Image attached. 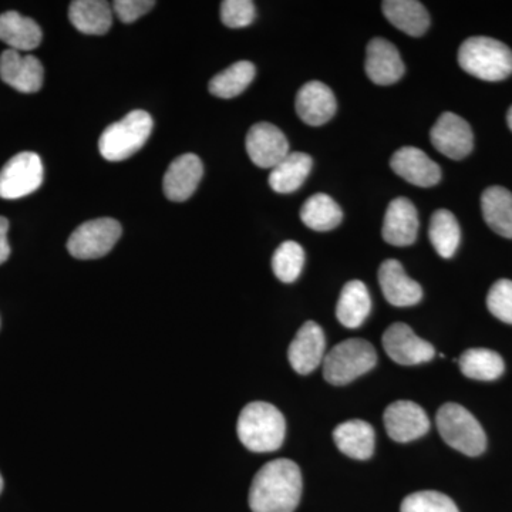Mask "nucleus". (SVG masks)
Returning <instances> with one entry per match:
<instances>
[{"mask_svg": "<svg viewBox=\"0 0 512 512\" xmlns=\"http://www.w3.org/2000/svg\"><path fill=\"white\" fill-rule=\"evenodd\" d=\"M301 497L302 474L298 464L279 458L256 473L248 503L252 512H293Z\"/></svg>", "mask_w": 512, "mask_h": 512, "instance_id": "f257e3e1", "label": "nucleus"}, {"mask_svg": "<svg viewBox=\"0 0 512 512\" xmlns=\"http://www.w3.org/2000/svg\"><path fill=\"white\" fill-rule=\"evenodd\" d=\"M237 433L241 443L254 453L276 451L285 440L284 414L269 403H249L239 414Z\"/></svg>", "mask_w": 512, "mask_h": 512, "instance_id": "f03ea898", "label": "nucleus"}, {"mask_svg": "<svg viewBox=\"0 0 512 512\" xmlns=\"http://www.w3.org/2000/svg\"><path fill=\"white\" fill-rule=\"evenodd\" d=\"M458 64L484 82H501L512 74V50L493 37H470L458 50Z\"/></svg>", "mask_w": 512, "mask_h": 512, "instance_id": "7ed1b4c3", "label": "nucleus"}, {"mask_svg": "<svg viewBox=\"0 0 512 512\" xmlns=\"http://www.w3.org/2000/svg\"><path fill=\"white\" fill-rule=\"evenodd\" d=\"M153 131V119L144 110H134L111 124L99 140L101 156L107 161H123L140 151Z\"/></svg>", "mask_w": 512, "mask_h": 512, "instance_id": "20e7f679", "label": "nucleus"}, {"mask_svg": "<svg viewBox=\"0 0 512 512\" xmlns=\"http://www.w3.org/2000/svg\"><path fill=\"white\" fill-rule=\"evenodd\" d=\"M437 429L448 446L454 450L477 457L487 447V436L476 417L457 403H447L440 407L436 416Z\"/></svg>", "mask_w": 512, "mask_h": 512, "instance_id": "39448f33", "label": "nucleus"}, {"mask_svg": "<svg viewBox=\"0 0 512 512\" xmlns=\"http://www.w3.org/2000/svg\"><path fill=\"white\" fill-rule=\"evenodd\" d=\"M377 363V353L372 343L363 339H348L326 353L323 359V376L326 382L343 386L372 370Z\"/></svg>", "mask_w": 512, "mask_h": 512, "instance_id": "423d86ee", "label": "nucleus"}, {"mask_svg": "<svg viewBox=\"0 0 512 512\" xmlns=\"http://www.w3.org/2000/svg\"><path fill=\"white\" fill-rule=\"evenodd\" d=\"M119 221L111 218L87 221L70 235L67 249L76 259H97L109 254L121 237Z\"/></svg>", "mask_w": 512, "mask_h": 512, "instance_id": "0eeeda50", "label": "nucleus"}, {"mask_svg": "<svg viewBox=\"0 0 512 512\" xmlns=\"http://www.w3.org/2000/svg\"><path fill=\"white\" fill-rule=\"evenodd\" d=\"M43 183V164L36 153L16 154L0 171V198L18 200L39 190Z\"/></svg>", "mask_w": 512, "mask_h": 512, "instance_id": "6e6552de", "label": "nucleus"}, {"mask_svg": "<svg viewBox=\"0 0 512 512\" xmlns=\"http://www.w3.org/2000/svg\"><path fill=\"white\" fill-rule=\"evenodd\" d=\"M383 348L393 362L403 366L421 365L436 356L431 343L419 338L406 323H393L383 335Z\"/></svg>", "mask_w": 512, "mask_h": 512, "instance_id": "1a4fd4ad", "label": "nucleus"}, {"mask_svg": "<svg viewBox=\"0 0 512 512\" xmlns=\"http://www.w3.org/2000/svg\"><path fill=\"white\" fill-rule=\"evenodd\" d=\"M431 143L451 160H463L473 151L474 134L470 124L457 114H441L430 131Z\"/></svg>", "mask_w": 512, "mask_h": 512, "instance_id": "9d476101", "label": "nucleus"}, {"mask_svg": "<svg viewBox=\"0 0 512 512\" xmlns=\"http://www.w3.org/2000/svg\"><path fill=\"white\" fill-rule=\"evenodd\" d=\"M384 426L390 439L397 443H409L420 439L430 430V420L419 404L399 400L390 404L384 412Z\"/></svg>", "mask_w": 512, "mask_h": 512, "instance_id": "9b49d317", "label": "nucleus"}, {"mask_svg": "<svg viewBox=\"0 0 512 512\" xmlns=\"http://www.w3.org/2000/svg\"><path fill=\"white\" fill-rule=\"evenodd\" d=\"M325 333L318 323H303L289 346V363L299 375H311L323 363L326 353Z\"/></svg>", "mask_w": 512, "mask_h": 512, "instance_id": "f8f14e48", "label": "nucleus"}, {"mask_svg": "<svg viewBox=\"0 0 512 512\" xmlns=\"http://www.w3.org/2000/svg\"><path fill=\"white\" fill-rule=\"evenodd\" d=\"M247 151L256 167L274 168L289 154L288 138L271 123H258L247 136Z\"/></svg>", "mask_w": 512, "mask_h": 512, "instance_id": "ddd939ff", "label": "nucleus"}, {"mask_svg": "<svg viewBox=\"0 0 512 512\" xmlns=\"http://www.w3.org/2000/svg\"><path fill=\"white\" fill-rule=\"evenodd\" d=\"M382 235L393 247H409L419 235V212L407 198H394L384 215Z\"/></svg>", "mask_w": 512, "mask_h": 512, "instance_id": "4468645a", "label": "nucleus"}, {"mask_svg": "<svg viewBox=\"0 0 512 512\" xmlns=\"http://www.w3.org/2000/svg\"><path fill=\"white\" fill-rule=\"evenodd\" d=\"M365 70L373 83L390 86L402 79L406 69L397 47L389 40L375 37L367 45Z\"/></svg>", "mask_w": 512, "mask_h": 512, "instance_id": "2eb2a0df", "label": "nucleus"}, {"mask_svg": "<svg viewBox=\"0 0 512 512\" xmlns=\"http://www.w3.org/2000/svg\"><path fill=\"white\" fill-rule=\"evenodd\" d=\"M42 63L35 56H22L16 50H6L0 56V77L20 93H36L43 84Z\"/></svg>", "mask_w": 512, "mask_h": 512, "instance_id": "dca6fc26", "label": "nucleus"}, {"mask_svg": "<svg viewBox=\"0 0 512 512\" xmlns=\"http://www.w3.org/2000/svg\"><path fill=\"white\" fill-rule=\"evenodd\" d=\"M296 113L303 123L319 127L333 119L338 110L335 94L322 82L303 84L296 94Z\"/></svg>", "mask_w": 512, "mask_h": 512, "instance_id": "f3484780", "label": "nucleus"}, {"mask_svg": "<svg viewBox=\"0 0 512 512\" xmlns=\"http://www.w3.org/2000/svg\"><path fill=\"white\" fill-rule=\"evenodd\" d=\"M390 167L399 177L416 187H434L441 180L439 164L434 163L420 148H400L393 154Z\"/></svg>", "mask_w": 512, "mask_h": 512, "instance_id": "a211bd4d", "label": "nucleus"}, {"mask_svg": "<svg viewBox=\"0 0 512 512\" xmlns=\"http://www.w3.org/2000/svg\"><path fill=\"white\" fill-rule=\"evenodd\" d=\"M379 284L384 298L397 308L417 305L423 299V289L407 276L396 259H387L379 269Z\"/></svg>", "mask_w": 512, "mask_h": 512, "instance_id": "6ab92c4d", "label": "nucleus"}, {"mask_svg": "<svg viewBox=\"0 0 512 512\" xmlns=\"http://www.w3.org/2000/svg\"><path fill=\"white\" fill-rule=\"evenodd\" d=\"M204 165L195 154H184L175 158L164 175L165 197L175 202L187 201L200 184Z\"/></svg>", "mask_w": 512, "mask_h": 512, "instance_id": "aec40b11", "label": "nucleus"}, {"mask_svg": "<svg viewBox=\"0 0 512 512\" xmlns=\"http://www.w3.org/2000/svg\"><path fill=\"white\" fill-rule=\"evenodd\" d=\"M333 440L343 454L355 460H369L375 453V430L367 421L349 420L333 431Z\"/></svg>", "mask_w": 512, "mask_h": 512, "instance_id": "412c9836", "label": "nucleus"}, {"mask_svg": "<svg viewBox=\"0 0 512 512\" xmlns=\"http://www.w3.org/2000/svg\"><path fill=\"white\" fill-rule=\"evenodd\" d=\"M382 8L386 19L406 35L420 37L430 28L429 12L416 0H386Z\"/></svg>", "mask_w": 512, "mask_h": 512, "instance_id": "4be33fe9", "label": "nucleus"}, {"mask_svg": "<svg viewBox=\"0 0 512 512\" xmlns=\"http://www.w3.org/2000/svg\"><path fill=\"white\" fill-rule=\"evenodd\" d=\"M69 18L74 28L84 35H104L113 25V12L103 0H74Z\"/></svg>", "mask_w": 512, "mask_h": 512, "instance_id": "5701e85b", "label": "nucleus"}, {"mask_svg": "<svg viewBox=\"0 0 512 512\" xmlns=\"http://www.w3.org/2000/svg\"><path fill=\"white\" fill-rule=\"evenodd\" d=\"M481 211L495 234L512 238V192L498 185L487 188L481 195Z\"/></svg>", "mask_w": 512, "mask_h": 512, "instance_id": "b1692460", "label": "nucleus"}, {"mask_svg": "<svg viewBox=\"0 0 512 512\" xmlns=\"http://www.w3.org/2000/svg\"><path fill=\"white\" fill-rule=\"evenodd\" d=\"M0 40L16 52L33 50L42 42V29L33 19L6 12L0 15Z\"/></svg>", "mask_w": 512, "mask_h": 512, "instance_id": "393cba45", "label": "nucleus"}, {"mask_svg": "<svg viewBox=\"0 0 512 512\" xmlns=\"http://www.w3.org/2000/svg\"><path fill=\"white\" fill-rule=\"evenodd\" d=\"M372 311V298L362 281H350L340 293L336 316L345 328L356 329Z\"/></svg>", "mask_w": 512, "mask_h": 512, "instance_id": "a878e982", "label": "nucleus"}, {"mask_svg": "<svg viewBox=\"0 0 512 512\" xmlns=\"http://www.w3.org/2000/svg\"><path fill=\"white\" fill-rule=\"evenodd\" d=\"M313 161L305 153H289L269 175V185L279 194H291L298 191L311 174Z\"/></svg>", "mask_w": 512, "mask_h": 512, "instance_id": "bb28decb", "label": "nucleus"}, {"mask_svg": "<svg viewBox=\"0 0 512 512\" xmlns=\"http://www.w3.org/2000/svg\"><path fill=\"white\" fill-rule=\"evenodd\" d=\"M301 220L313 231L326 232L339 227L343 220V211L338 202L329 195H312L301 208Z\"/></svg>", "mask_w": 512, "mask_h": 512, "instance_id": "cd10ccee", "label": "nucleus"}, {"mask_svg": "<svg viewBox=\"0 0 512 512\" xmlns=\"http://www.w3.org/2000/svg\"><path fill=\"white\" fill-rule=\"evenodd\" d=\"M464 376L480 382H493L503 376L504 360L497 352L490 349H468L458 359Z\"/></svg>", "mask_w": 512, "mask_h": 512, "instance_id": "c85d7f7f", "label": "nucleus"}, {"mask_svg": "<svg viewBox=\"0 0 512 512\" xmlns=\"http://www.w3.org/2000/svg\"><path fill=\"white\" fill-rule=\"evenodd\" d=\"M429 237L431 245L441 258H451L458 249L461 239L460 225L453 212L437 210L431 215Z\"/></svg>", "mask_w": 512, "mask_h": 512, "instance_id": "c756f323", "label": "nucleus"}, {"mask_svg": "<svg viewBox=\"0 0 512 512\" xmlns=\"http://www.w3.org/2000/svg\"><path fill=\"white\" fill-rule=\"evenodd\" d=\"M255 77V66L247 60L229 66L224 72L212 77L210 93L220 99H234L248 89Z\"/></svg>", "mask_w": 512, "mask_h": 512, "instance_id": "7c9ffc66", "label": "nucleus"}, {"mask_svg": "<svg viewBox=\"0 0 512 512\" xmlns=\"http://www.w3.org/2000/svg\"><path fill=\"white\" fill-rule=\"evenodd\" d=\"M305 265V251L298 242L286 241L279 245L272 256V269L279 281L292 284L301 275Z\"/></svg>", "mask_w": 512, "mask_h": 512, "instance_id": "2f4dec72", "label": "nucleus"}, {"mask_svg": "<svg viewBox=\"0 0 512 512\" xmlns=\"http://www.w3.org/2000/svg\"><path fill=\"white\" fill-rule=\"evenodd\" d=\"M400 512H460L456 503L439 491H419L407 495Z\"/></svg>", "mask_w": 512, "mask_h": 512, "instance_id": "473e14b6", "label": "nucleus"}, {"mask_svg": "<svg viewBox=\"0 0 512 512\" xmlns=\"http://www.w3.org/2000/svg\"><path fill=\"white\" fill-rule=\"evenodd\" d=\"M488 311L501 322L512 325V281L500 279L491 286L487 296Z\"/></svg>", "mask_w": 512, "mask_h": 512, "instance_id": "72a5a7b5", "label": "nucleus"}, {"mask_svg": "<svg viewBox=\"0 0 512 512\" xmlns=\"http://www.w3.org/2000/svg\"><path fill=\"white\" fill-rule=\"evenodd\" d=\"M255 15V5L251 0H225L221 3V20L228 28H247L254 22Z\"/></svg>", "mask_w": 512, "mask_h": 512, "instance_id": "f704fd0d", "label": "nucleus"}, {"mask_svg": "<svg viewBox=\"0 0 512 512\" xmlns=\"http://www.w3.org/2000/svg\"><path fill=\"white\" fill-rule=\"evenodd\" d=\"M156 6L153 0H116L113 3L117 18L123 23H133Z\"/></svg>", "mask_w": 512, "mask_h": 512, "instance_id": "c9c22d12", "label": "nucleus"}, {"mask_svg": "<svg viewBox=\"0 0 512 512\" xmlns=\"http://www.w3.org/2000/svg\"><path fill=\"white\" fill-rule=\"evenodd\" d=\"M9 221L0 217V265L5 264L10 256V245L8 241Z\"/></svg>", "mask_w": 512, "mask_h": 512, "instance_id": "e433bc0d", "label": "nucleus"}, {"mask_svg": "<svg viewBox=\"0 0 512 512\" xmlns=\"http://www.w3.org/2000/svg\"><path fill=\"white\" fill-rule=\"evenodd\" d=\"M507 123H508V127H510V130L512 131V106H511V109L508 110Z\"/></svg>", "mask_w": 512, "mask_h": 512, "instance_id": "4c0bfd02", "label": "nucleus"}, {"mask_svg": "<svg viewBox=\"0 0 512 512\" xmlns=\"http://www.w3.org/2000/svg\"><path fill=\"white\" fill-rule=\"evenodd\" d=\"M2 491H3V478H2V474H0V494H2Z\"/></svg>", "mask_w": 512, "mask_h": 512, "instance_id": "58836bf2", "label": "nucleus"}]
</instances>
